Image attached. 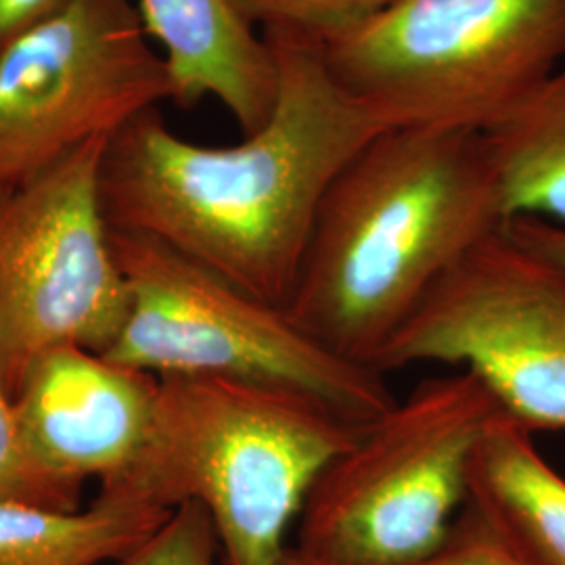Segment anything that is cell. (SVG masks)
Listing matches in <instances>:
<instances>
[{
	"instance_id": "4",
	"label": "cell",
	"mask_w": 565,
	"mask_h": 565,
	"mask_svg": "<svg viewBox=\"0 0 565 565\" xmlns=\"http://www.w3.org/2000/svg\"><path fill=\"white\" fill-rule=\"evenodd\" d=\"M321 49L385 128L484 132L564 65L565 0H394Z\"/></svg>"
},
{
	"instance_id": "1",
	"label": "cell",
	"mask_w": 565,
	"mask_h": 565,
	"mask_svg": "<svg viewBox=\"0 0 565 565\" xmlns=\"http://www.w3.org/2000/svg\"><path fill=\"white\" fill-rule=\"evenodd\" d=\"M279 67L266 126L237 145L184 141L149 107L103 145L111 228L153 237L266 302L287 306L329 184L387 130L331 78L321 42L266 30Z\"/></svg>"
},
{
	"instance_id": "16",
	"label": "cell",
	"mask_w": 565,
	"mask_h": 565,
	"mask_svg": "<svg viewBox=\"0 0 565 565\" xmlns=\"http://www.w3.org/2000/svg\"><path fill=\"white\" fill-rule=\"evenodd\" d=\"M260 32H294L324 42L375 15L394 0H237Z\"/></svg>"
},
{
	"instance_id": "8",
	"label": "cell",
	"mask_w": 565,
	"mask_h": 565,
	"mask_svg": "<svg viewBox=\"0 0 565 565\" xmlns=\"http://www.w3.org/2000/svg\"><path fill=\"white\" fill-rule=\"evenodd\" d=\"M105 141L0 189V373L13 396L42 352L105 354L126 323L128 287L99 195Z\"/></svg>"
},
{
	"instance_id": "11",
	"label": "cell",
	"mask_w": 565,
	"mask_h": 565,
	"mask_svg": "<svg viewBox=\"0 0 565 565\" xmlns=\"http://www.w3.org/2000/svg\"><path fill=\"white\" fill-rule=\"evenodd\" d=\"M149 39L162 46L174 99L195 107L223 103L243 137L270 120L279 95V67L263 32L237 0H139Z\"/></svg>"
},
{
	"instance_id": "5",
	"label": "cell",
	"mask_w": 565,
	"mask_h": 565,
	"mask_svg": "<svg viewBox=\"0 0 565 565\" xmlns=\"http://www.w3.org/2000/svg\"><path fill=\"white\" fill-rule=\"evenodd\" d=\"M128 317L102 354L156 377H224L302 392L363 425L398 398L384 373L319 342L287 306L252 296L153 237L111 228Z\"/></svg>"
},
{
	"instance_id": "6",
	"label": "cell",
	"mask_w": 565,
	"mask_h": 565,
	"mask_svg": "<svg viewBox=\"0 0 565 565\" xmlns=\"http://www.w3.org/2000/svg\"><path fill=\"white\" fill-rule=\"evenodd\" d=\"M499 413L471 371L419 382L319 473L291 546L327 565H401L443 545L467 501L473 448Z\"/></svg>"
},
{
	"instance_id": "14",
	"label": "cell",
	"mask_w": 565,
	"mask_h": 565,
	"mask_svg": "<svg viewBox=\"0 0 565 565\" xmlns=\"http://www.w3.org/2000/svg\"><path fill=\"white\" fill-rule=\"evenodd\" d=\"M505 218L565 226V63L484 130Z\"/></svg>"
},
{
	"instance_id": "10",
	"label": "cell",
	"mask_w": 565,
	"mask_h": 565,
	"mask_svg": "<svg viewBox=\"0 0 565 565\" xmlns=\"http://www.w3.org/2000/svg\"><path fill=\"white\" fill-rule=\"evenodd\" d=\"M160 380L81 345H57L25 369L13 403L42 471L74 492L124 480L149 443Z\"/></svg>"
},
{
	"instance_id": "3",
	"label": "cell",
	"mask_w": 565,
	"mask_h": 565,
	"mask_svg": "<svg viewBox=\"0 0 565 565\" xmlns=\"http://www.w3.org/2000/svg\"><path fill=\"white\" fill-rule=\"evenodd\" d=\"M158 380L149 443L139 465L116 484L168 511L202 505L223 565H281L310 488L354 443L361 425L279 385L189 375Z\"/></svg>"
},
{
	"instance_id": "17",
	"label": "cell",
	"mask_w": 565,
	"mask_h": 565,
	"mask_svg": "<svg viewBox=\"0 0 565 565\" xmlns=\"http://www.w3.org/2000/svg\"><path fill=\"white\" fill-rule=\"evenodd\" d=\"M109 565H223V555L207 511L182 503L147 541Z\"/></svg>"
},
{
	"instance_id": "19",
	"label": "cell",
	"mask_w": 565,
	"mask_h": 565,
	"mask_svg": "<svg viewBox=\"0 0 565 565\" xmlns=\"http://www.w3.org/2000/svg\"><path fill=\"white\" fill-rule=\"evenodd\" d=\"M72 0H0V57L13 42L57 15Z\"/></svg>"
},
{
	"instance_id": "2",
	"label": "cell",
	"mask_w": 565,
	"mask_h": 565,
	"mask_svg": "<svg viewBox=\"0 0 565 565\" xmlns=\"http://www.w3.org/2000/svg\"><path fill=\"white\" fill-rule=\"evenodd\" d=\"M505 223L484 132L387 128L329 184L287 308L327 348L377 369L429 291Z\"/></svg>"
},
{
	"instance_id": "13",
	"label": "cell",
	"mask_w": 565,
	"mask_h": 565,
	"mask_svg": "<svg viewBox=\"0 0 565 565\" xmlns=\"http://www.w3.org/2000/svg\"><path fill=\"white\" fill-rule=\"evenodd\" d=\"M170 513L126 484L102 486L74 511L0 501V565L114 564Z\"/></svg>"
},
{
	"instance_id": "18",
	"label": "cell",
	"mask_w": 565,
	"mask_h": 565,
	"mask_svg": "<svg viewBox=\"0 0 565 565\" xmlns=\"http://www.w3.org/2000/svg\"><path fill=\"white\" fill-rule=\"evenodd\" d=\"M281 565H327L315 562L296 551H285ZM401 565H527L522 562L505 541L488 525L484 518L465 505L457 522L450 527L445 543L422 557Z\"/></svg>"
},
{
	"instance_id": "20",
	"label": "cell",
	"mask_w": 565,
	"mask_h": 565,
	"mask_svg": "<svg viewBox=\"0 0 565 565\" xmlns=\"http://www.w3.org/2000/svg\"><path fill=\"white\" fill-rule=\"evenodd\" d=\"M503 226L518 242L565 264V226L562 224L522 216L507 221Z\"/></svg>"
},
{
	"instance_id": "9",
	"label": "cell",
	"mask_w": 565,
	"mask_h": 565,
	"mask_svg": "<svg viewBox=\"0 0 565 565\" xmlns=\"http://www.w3.org/2000/svg\"><path fill=\"white\" fill-rule=\"evenodd\" d=\"M172 99L139 4L72 0L0 57V189H18Z\"/></svg>"
},
{
	"instance_id": "12",
	"label": "cell",
	"mask_w": 565,
	"mask_h": 565,
	"mask_svg": "<svg viewBox=\"0 0 565 565\" xmlns=\"http://www.w3.org/2000/svg\"><path fill=\"white\" fill-rule=\"evenodd\" d=\"M527 565H565V478L503 411L486 425L467 471V501Z\"/></svg>"
},
{
	"instance_id": "7",
	"label": "cell",
	"mask_w": 565,
	"mask_h": 565,
	"mask_svg": "<svg viewBox=\"0 0 565 565\" xmlns=\"http://www.w3.org/2000/svg\"><path fill=\"white\" fill-rule=\"evenodd\" d=\"M471 371L527 427L565 429V264L505 226L455 264L385 348L377 369Z\"/></svg>"
},
{
	"instance_id": "15",
	"label": "cell",
	"mask_w": 565,
	"mask_h": 565,
	"mask_svg": "<svg viewBox=\"0 0 565 565\" xmlns=\"http://www.w3.org/2000/svg\"><path fill=\"white\" fill-rule=\"evenodd\" d=\"M81 492L51 480L23 443L13 394L0 373V501L74 511Z\"/></svg>"
}]
</instances>
